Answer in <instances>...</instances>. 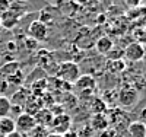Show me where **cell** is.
<instances>
[{
    "instance_id": "603a6c76",
    "label": "cell",
    "mask_w": 146,
    "mask_h": 137,
    "mask_svg": "<svg viewBox=\"0 0 146 137\" xmlns=\"http://www.w3.org/2000/svg\"><path fill=\"white\" fill-rule=\"evenodd\" d=\"M10 7V2L9 0H0V15L5 13L6 10H9Z\"/></svg>"
},
{
    "instance_id": "4dcf8cb0",
    "label": "cell",
    "mask_w": 146,
    "mask_h": 137,
    "mask_svg": "<svg viewBox=\"0 0 146 137\" xmlns=\"http://www.w3.org/2000/svg\"><path fill=\"white\" fill-rule=\"evenodd\" d=\"M0 137H6V136H3V134H2V133H0Z\"/></svg>"
},
{
    "instance_id": "8992f818",
    "label": "cell",
    "mask_w": 146,
    "mask_h": 137,
    "mask_svg": "<svg viewBox=\"0 0 146 137\" xmlns=\"http://www.w3.org/2000/svg\"><path fill=\"white\" fill-rule=\"evenodd\" d=\"M75 88L83 95V93H91L95 91L96 88V82L95 79L91 76V74H83V76H79L75 82Z\"/></svg>"
},
{
    "instance_id": "52a82bcc",
    "label": "cell",
    "mask_w": 146,
    "mask_h": 137,
    "mask_svg": "<svg viewBox=\"0 0 146 137\" xmlns=\"http://www.w3.org/2000/svg\"><path fill=\"white\" fill-rule=\"evenodd\" d=\"M123 54L130 61H139L145 57V47L143 44H139V42H131L126 47Z\"/></svg>"
},
{
    "instance_id": "5b68a950",
    "label": "cell",
    "mask_w": 146,
    "mask_h": 137,
    "mask_svg": "<svg viewBox=\"0 0 146 137\" xmlns=\"http://www.w3.org/2000/svg\"><path fill=\"white\" fill-rule=\"evenodd\" d=\"M15 127H16V131L25 134V133H31L36 127V122H35V118L32 115L21 113L15 120Z\"/></svg>"
},
{
    "instance_id": "2e32d148",
    "label": "cell",
    "mask_w": 146,
    "mask_h": 137,
    "mask_svg": "<svg viewBox=\"0 0 146 137\" xmlns=\"http://www.w3.org/2000/svg\"><path fill=\"white\" fill-rule=\"evenodd\" d=\"M108 109L107 102L102 98H94L91 102V111L92 114H105V111Z\"/></svg>"
},
{
    "instance_id": "f546056e",
    "label": "cell",
    "mask_w": 146,
    "mask_h": 137,
    "mask_svg": "<svg viewBox=\"0 0 146 137\" xmlns=\"http://www.w3.org/2000/svg\"><path fill=\"white\" fill-rule=\"evenodd\" d=\"M142 115H143V118L146 120V109H143V113H142Z\"/></svg>"
},
{
    "instance_id": "1f68e13d",
    "label": "cell",
    "mask_w": 146,
    "mask_h": 137,
    "mask_svg": "<svg viewBox=\"0 0 146 137\" xmlns=\"http://www.w3.org/2000/svg\"><path fill=\"white\" fill-rule=\"evenodd\" d=\"M19 2H21V0H19Z\"/></svg>"
},
{
    "instance_id": "277c9868",
    "label": "cell",
    "mask_w": 146,
    "mask_h": 137,
    "mask_svg": "<svg viewBox=\"0 0 146 137\" xmlns=\"http://www.w3.org/2000/svg\"><path fill=\"white\" fill-rule=\"evenodd\" d=\"M28 34H29V38L35 40L36 42H44L48 38V26L36 19L31 22L29 28H28Z\"/></svg>"
},
{
    "instance_id": "83f0119b",
    "label": "cell",
    "mask_w": 146,
    "mask_h": 137,
    "mask_svg": "<svg viewBox=\"0 0 146 137\" xmlns=\"http://www.w3.org/2000/svg\"><path fill=\"white\" fill-rule=\"evenodd\" d=\"M47 137H64V136H62V134H56V133H48Z\"/></svg>"
},
{
    "instance_id": "9c48e42d",
    "label": "cell",
    "mask_w": 146,
    "mask_h": 137,
    "mask_svg": "<svg viewBox=\"0 0 146 137\" xmlns=\"http://www.w3.org/2000/svg\"><path fill=\"white\" fill-rule=\"evenodd\" d=\"M23 109H25V114H29V115H35L36 113H38L40 109L44 108V104H42V98H35V96H31L28 98L25 104H23L22 107Z\"/></svg>"
},
{
    "instance_id": "6da1fadb",
    "label": "cell",
    "mask_w": 146,
    "mask_h": 137,
    "mask_svg": "<svg viewBox=\"0 0 146 137\" xmlns=\"http://www.w3.org/2000/svg\"><path fill=\"white\" fill-rule=\"evenodd\" d=\"M79 76H80V69L73 61H63V63L58 64V67L56 70V77L66 83H70V85L75 83Z\"/></svg>"
},
{
    "instance_id": "d6986e66",
    "label": "cell",
    "mask_w": 146,
    "mask_h": 137,
    "mask_svg": "<svg viewBox=\"0 0 146 137\" xmlns=\"http://www.w3.org/2000/svg\"><path fill=\"white\" fill-rule=\"evenodd\" d=\"M10 111H12V101L9 98L0 95V118L9 117Z\"/></svg>"
},
{
    "instance_id": "7c38bea8",
    "label": "cell",
    "mask_w": 146,
    "mask_h": 137,
    "mask_svg": "<svg viewBox=\"0 0 146 137\" xmlns=\"http://www.w3.org/2000/svg\"><path fill=\"white\" fill-rule=\"evenodd\" d=\"M127 137H146V124L140 121L130 122L127 126Z\"/></svg>"
},
{
    "instance_id": "d4e9b609",
    "label": "cell",
    "mask_w": 146,
    "mask_h": 137,
    "mask_svg": "<svg viewBox=\"0 0 146 137\" xmlns=\"http://www.w3.org/2000/svg\"><path fill=\"white\" fill-rule=\"evenodd\" d=\"M124 3L130 7H137L140 6V0H124Z\"/></svg>"
},
{
    "instance_id": "ffe728a7",
    "label": "cell",
    "mask_w": 146,
    "mask_h": 137,
    "mask_svg": "<svg viewBox=\"0 0 146 137\" xmlns=\"http://www.w3.org/2000/svg\"><path fill=\"white\" fill-rule=\"evenodd\" d=\"M6 80H7L10 85H21V83L23 82V74H22L21 70H18L16 73H13V74H10V76H7Z\"/></svg>"
},
{
    "instance_id": "8fae6325",
    "label": "cell",
    "mask_w": 146,
    "mask_h": 137,
    "mask_svg": "<svg viewBox=\"0 0 146 137\" xmlns=\"http://www.w3.org/2000/svg\"><path fill=\"white\" fill-rule=\"evenodd\" d=\"M110 126L108 117L105 114H94L91 118V128L98 130V131H105Z\"/></svg>"
},
{
    "instance_id": "5bb4252c",
    "label": "cell",
    "mask_w": 146,
    "mask_h": 137,
    "mask_svg": "<svg viewBox=\"0 0 146 137\" xmlns=\"http://www.w3.org/2000/svg\"><path fill=\"white\" fill-rule=\"evenodd\" d=\"M16 130L15 127V120L10 118V117H3L0 118V133L3 136H7L10 133H13Z\"/></svg>"
},
{
    "instance_id": "484cf974",
    "label": "cell",
    "mask_w": 146,
    "mask_h": 137,
    "mask_svg": "<svg viewBox=\"0 0 146 137\" xmlns=\"http://www.w3.org/2000/svg\"><path fill=\"white\" fill-rule=\"evenodd\" d=\"M6 137H23V134H22V133H19V131H16V130H15V131H13V133H10V134H7V136H6Z\"/></svg>"
},
{
    "instance_id": "4316f807",
    "label": "cell",
    "mask_w": 146,
    "mask_h": 137,
    "mask_svg": "<svg viewBox=\"0 0 146 137\" xmlns=\"http://www.w3.org/2000/svg\"><path fill=\"white\" fill-rule=\"evenodd\" d=\"M64 137H79V136H78V133H75V131H67V133L64 134Z\"/></svg>"
},
{
    "instance_id": "ac0fdd59",
    "label": "cell",
    "mask_w": 146,
    "mask_h": 137,
    "mask_svg": "<svg viewBox=\"0 0 146 137\" xmlns=\"http://www.w3.org/2000/svg\"><path fill=\"white\" fill-rule=\"evenodd\" d=\"M19 67H21V64L18 63V61H9V63H6L5 66L0 67V74L7 77V76H10V74L16 73L18 70H21Z\"/></svg>"
},
{
    "instance_id": "4fadbf2b",
    "label": "cell",
    "mask_w": 146,
    "mask_h": 137,
    "mask_svg": "<svg viewBox=\"0 0 146 137\" xmlns=\"http://www.w3.org/2000/svg\"><path fill=\"white\" fill-rule=\"evenodd\" d=\"M95 47H96V51H98L100 54H108L113 50L114 44H113L111 38H108V36H101V38L96 41Z\"/></svg>"
},
{
    "instance_id": "44dd1931",
    "label": "cell",
    "mask_w": 146,
    "mask_h": 137,
    "mask_svg": "<svg viewBox=\"0 0 146 137\" xmlns=\"http://www.w3.org/2000/svg\"><path fill=\"white\" fill-rule=\"evenodd\" d=\"M31 137H47V128H44V127H40V126H36L31 133Z\"/></svg>"
},
{
    "instance_id": "7402d4cb",
    "label": "cell",
    "mask_w": 146,
    "mask_h": 137,
    "mask_svg": "<svg viewBox=\"0 0 146 137\" xmlns=\"http://www.w3.org/2000/svg\"><path fill=\"white\" fill-rule=\"evenodd\" d=\"M135 36H136V42L142 44V42H146V29H137L135 32Z\"/></svg>"
},
{
    "instance_id": "f1b7e54d",
    "label": "cell",
    "mask_w": 146,
    "mask_h": 137,
    "mask_svg": "<svg viewBox=\"0 0 146 137\" xmlns=\"http://www.w3.org/2000/svg\"><path fill=\"white\" fill-rule=\"evenodd\" d=\"M140 5L142 6H146V0H140Z\"/></svg>"
},
{
    "instance_id": "ba28073f",
    "label": "cell",
    "mask_w": 146,
    "mask_h": 137,
    "mask_svg": "<svg viewBox=\"0 0 146 137\" xmlns=\"http://www.w3.org/2000/svg\"><path fill=\"white\" fill-rule=\"evenodd\" d=\"M19 19H21V16L18 13H15L12 10H6L5 13L0 15V26H3L6 29H12L18 25Z\"/></svg>"
},
{
    "instance_id": "7a4b0ae2",
    "label": "cell",
    "mask_w": 146,
    "mask_h": 137,
    "mask_svg": "<svg viewBox=\"0 0 146 137\" xmlns=\"http://www.w3.org/2000/svg\"><path fill=\"white\" fill-rule=\"evenodd\" d=\"M117 101L123 108H131L139 101V92L131 88V86H124L117 95Z\"/></svg>"
},
{
    "instance_id": "9a60e30c",
    "label": "cell",
    "mask_w": 146,
    "mask_h": 137,
    "mask_svg": "<svg viewBox=\"0 0 146 137\" xmlns=\"http://www.w3.org/2000/svg\"><path fill=\"white\" fill-rule=\"evenodd\" d=\"M107 69L111 73H121L126 69V63L123 58H111L107 61Z\"/></svg>"
},
{
    "instance_id": "30bf717a",
    "label": "cell",
    "mask_w": 146,
    "mask_h": 137,
    "mask_svg": "<svg viewBox=\"0 0 146 137\" xmlns=\"http://www.w3.org/2000/svg\"><path fill=\"white\" fill-rule=\"evenodd\" d=\"M34 118H35L36 126L48 128V127H50V124H51V121H53V118H54V115L50 113V109H48V108H42V109H40L38 113L34 115Z\"/></svg>"
},
{
    "instance_id": "e0dca14e",
    "label": "cell",
    "mask_w": 146,
    "mask_h": 137,
    "mask_svg": "<svg viewBox=\"0 0 146 137\" xmlns=\"http://www.w3.org/2000/svg\"><path fill=\"white\" fill-rule=\"evenodd\" d=\"M31 91H32V96H35V98H42V96H44V92L47 91V80L41 79V80L34 82Z\"/></svg>"
},
{
    "instance_id": "cb8c5ba5",
    "label": "cell",
    "mask_w": 146,
    "mask_h": 137,
    "mask_svg": "<svg viewBox=\"0 0 146 137\" xmlns=\"http://www.w3.org/2000/svg\"><path fill=\"white\" fill-rule=\"evenodd\" d=\"M25 45L28 47V50H35V47L38 45V42H36L35 40H32V38H29V36H27L25 38Z\"/></svg>"
},
{
    "instance_id": "3957f363",
    "label": "cell",
    "mask_w": 146,
    "mask_h": 137,
    "mask_svg": "<svg viewBox=\"0 0 146 137\" xmlns=\"http://www.w3.org/2000/svg\"><path fill=\"white\" fill-rule=\"evenodd\" d=\"M50 128L53 130L51 133L64 136L67 131L72 130V118H70V115H67L64 113L58 114V115H54V118L50 124Z\"/></svg>"
}]
</instances>
